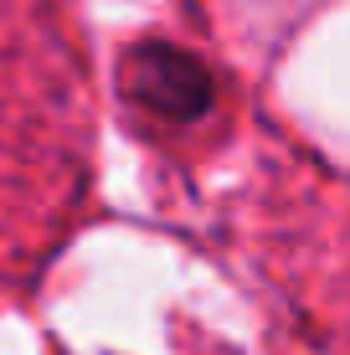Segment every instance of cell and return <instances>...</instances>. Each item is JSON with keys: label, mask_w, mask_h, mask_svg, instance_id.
Instances as JSON below:
<instances>
[{"label": "cell", "mask_w": 350, "mask_h": 355, "mask_svg": "<svg viewBox=\"0 0 350 355\" xmlns=\"http://www.w3.org/2000/svg\"><path fill=\"white\" fill-rule=\"evenodd\" d=\"M129 93L139 98L150 114L191 124L211 108V78L196 57L175 52V46H139L129 57Z\"/></svg>", "instance_id": "cell-1"}]
</instances>
